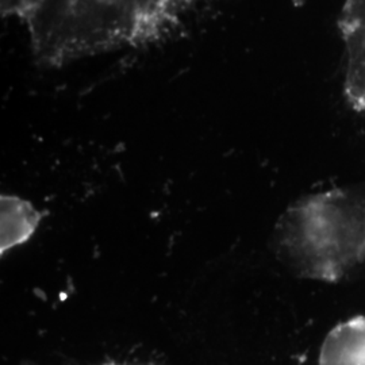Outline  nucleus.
<instances>
[{"label": "nucleus", "instance_id": "obj_3", "mask_svg": "<svg viewBox=\"0 0 365 365\" xmlns=\"http://www.w3.org/2000/svg\"><path fill=\"white\" fill-rule=\"evenodd\" d=\"M1 218L3 250L25 241L38 222L37 212L27 203L11 197L1 199Z\"/></svg>", "mask_w": 365, "mask_h": 365}, {"label": "nucleus", "instance_id": "obj_1", "mask_svg": "<svg viewBox=\"0 0 365 365\" xmlns=\"http://www.w3.org/2000/svg\"><path fill=\"white\" fill-rule=\"evenodd\" d=\"M277 249L297 274L339 283L365 264V192L333 188L304 196L277 225Z\"/></svg>", "mask_w": 365, "mask_h": 365}, {"label": "nucleus", "instance_id": "obj_2", "mask_svg": "<svg viewBox=\"0 0 365 365\" xmlns=\"http://www.w3.org/2000/svg\"><path fill=\"white\" fill-rule=\"evenodd\" d=\"M318 365H365V315L348 318L327 333Z\"/></svg>", "mask_w": 365, "mask_h": 365}, {"label": "nucleus", "instance_id": "obj_4", "mask_svg": "<svg viewBox=\"0 0 365 365\" xmlns=\"http://www.w3.org/2000/svg\"><path fill=\"white\" fill-rule=\"evenodd\" d=\"M105 365H150V364H115V363H114V364H105Z\"/></svg>", "mask_w": 365, "mask_h": 365}]
</instances>
